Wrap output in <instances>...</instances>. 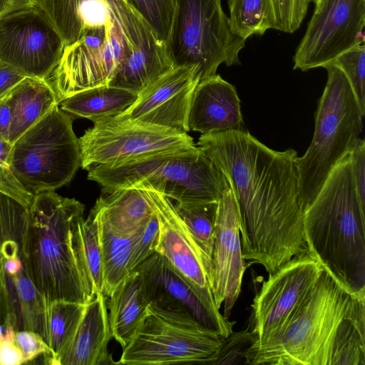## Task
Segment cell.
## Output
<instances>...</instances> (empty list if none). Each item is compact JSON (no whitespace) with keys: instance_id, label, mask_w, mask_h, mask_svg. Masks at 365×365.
<instances>
[{"instance_id":"17","label":"cell","mask_w":365,"mask_h":365,"mask_svg":"<svg viewBox=\"0 0 365 365\" xmlns=\"http://www.w3.org/2000/svg\"><path fill=\"white\" fill-rule=\"evenodd\" d=\"M148 192L159 220V238L155 252L171 264L219 322L234 326L235 322L225 318L215 305L209 281L210 266L175 211L174 204L160 192Z\"/></svg>"},{"instance_id":"21","label":"cell","mask_w":365,"mask_h":365,"mask_svg":"<svg viewBox=\"0 0 365 365\" xmlns=\"http://www.w3.org/2000/svg\"><path fill=\"white\" fill-rule=\"evenodd\" d=\"M106 302L107 297L101 292L86 304L75 335L58 359L57 365L118 364L108 349L112 335Z\"/></svg>"},{"instance_id":"16","label":"cell","mask_w":365,"mask_h":365,"mask_svg":"<svg viewBox=\"0 0 365 365\" xmlns=\"http://www.w3.org/2000/svg\"><path fill=\"white\" fill-rule=\"evenodd\" d=\"M118 22L127 55L108 86L139 93L173 67L166 43L126 0H100Z\"/></svg>"},{"instance_id":"28","label":"cell","mask_w":365,"mask_h":365,"mask_svg":"<svg viewBox=\"0 0 365 365\" xmlns=\"http://www.w3.org/2000/svg\"><path fill=\"white\" fill-rule=\"evenodd\" d=\"M73 245L78 262L91 297L103 293V271L98 223L90 212L73 228Z\"/></svg>"},{"instance_id":"45","label":"cell","mask_w":365,"mask_h":365,"mask_svg":"<svg viewBox=\"0 0 365 365\" xmlns=\"http://www.w3.org/2000/svg\"><path fill=\"white\" fill-rule=\"evenodd\" d=\"M315 4V7L320 5L323 0H312Z\"/></svg>"},{"instance_id":"25","label":"cell","mask_w":365,"mask_h":365,"mask_svg":"<svg viewBox=\"0 0 365 365\" xmlns=\"http://www.w3.org/2000/svg\"><path fill=\"white\" fill-rule=\"evenodd\" d=\"M138 96V93L129 90L105 85L69 96L58 105L71 116L94 122L123 113L135 101Z\"/></svg>"},{"instance_id":"18","label":"cell","mask_w":365,"mask_h":365,"mask_svg":"<svg viewBox=\"0 0 365 365\" xmlns=\"http://www.w3.org/2000/svg\"><path fill=\"white\" fill-rule=\"evenodd\" d=\"M199 82L197 66H173L141 91L130 107L113 117L187 133L190 107Z\"/></svg>"},{"instance_id":"29","label":"cell","mask_w":365,"mask_h":365,"mask_svg":"<svg viewBox=\"0 0 365 365\" xmlns=\"http://www.w3.org/2000/svg\"><path fill=\"white\" fill-rule=\"evenodd\" d=\"M227 3L231 29L242 39L276 29L272 0H228Z\"/></svg>"},{"instance_id":"43","label":"cell","mask_w":365,"mask_h":365,"mask_svg":"<svg viewBox=\"0 0 365 365\" xmlns=\"http://www.w3.org/2000/svg\"><path fill=\"white\" fill-rule=\"evenodd\" d=\"M37 6L36 0H0V17L21 9Z\"/></svg>"},{"instance_id":"15","label":"cell","mask_w":365,"mask_h":365,"mask_svg":"<svg viewBox=\"0 0 365 365\" xmlns=\"http://www.w3.org/2000/svg\"><path fill=\"white\" fill-rule=\"evenodd\" d=\"M134 271L141 277L143 295L155 314L184 327L205 328L224 339L232 333L234 326L219 322L161 255L154 252Z\"/></svg>"},{"instance_id":"41","label":"cell","mask_w":365,"mask_h":365,"mask_svg":"<svg viewBox=\"0 0 365 365\" xmlns=\"http://www.w3.org/2000/svg\"><path fill=\"white\" fill-rule=\"evenodd\" d=\"M26 77L17 68L0 61V98L6 96Z\"/></svg>"},{"instance_id":"11","label":"cell","mask_w":365,"mask_h":365,"mask_svg":"<svg viewBox=\"0 0 365 365\" xmlns=\"http://www.w3.org/2000/svg\"><path fill=\"white\" fill-rule=\"evenodd\" d=\"M224 338L205 328L172 323L150 312L118 364L168 365L205 363L218 351Z\"/></svg>"},{"instance_id":"19","label":"cell","mask_w":365,"mask_h":365,"mask_svg":"<svg viewBox=\"0 0 365 365\" xmlns=\"http://www.w3.org/2000/svg\"><path fill=\"white\" fill-rule=\"evenodd\" d=\"M245 269L237 206L229 184L217 201L210 276L215 305L220 309L224 304L222 314L227 319L240 294Z\"/></svg>"},{"instance_id":"4","label":"cell","mask_w":365,"mask_h":365,"mask_svg":"<svg viewBox=\"0 0 365 365\" xmlns=\"http://www.w3.org/2000/svg\"><path fill=\"white\" fill-rule=\"evenodd\" d=\"M84 205L54 190L34 195L27 209L24 254L28 274L46 302L89 303L91 297L73 245V228Z\"/></svg>"},{"instance_id":"30","label":"cell","mask_w":365,"mask_h":365,"mask_svg":"<svg viewBox=\"0 0 365 365\" xmlns=\"http://www.w3.org/2000/svg\"><path fill=\"white\" fill-rule=\"evenodd\" d=\"M217 205V202L174 204L175 211L209 263L210 272Z\"/></svg>"},{"instance_id":"22","label":"cell","mask_w":365,"mask_h":365,"mask_svg":"<svg viewBox=\"0 0 365 365\" xmlns=\"http://www.w3.org/2000/svg\"><path fill=\"white\" fill-rule=\"evenodd\" d=\"M6 97L11 110V145L59 103L48 79L31 77L24 78Z\"/></svg>"},{"instance_id":"1","label":"cell","mask_w":365,"mask_h":365,"mask_svg":"<svg viewBox=\"0 0 365 365\" xmlns=\"http://www.w3.org/2000/svg\"><path fill=\"white\" fill-rule=\"evenodd\" d=\"M197 145L232 189L245 260L270 274L308 252L295 150H272L246 129L201 134Z\"/></svg>"},{"instance_id":"42","label":"cell","mask_w":365,"mask_h":365,"mask_svg":"<svg viewBox=\"0 0 365 365\" xmlns=\"http://www.w3.org/2000/svg\"><path fill=\"white\" fill-rule=\"evenodd\" d=\"M11 125V110L7 97L0 98V135L8 141ZM9 142V141H8Z\"/></svg>"},{"instance_id":"7","label":"cell","mask_w":365,"mask_h":365,"mask_svg":"<svg viewBox=\"0 0 365 365\" xmlns=\"http://www.w3.org/2000/svg\"><path fill=\"white\" fill-rule=\"evenodd\" d=\"M245 41L232 31L221 0H175L166 42L173 66H197L200 81L222 63L240 64Z\"/></svg>"},{"instance_id":"2","label":"cell","mask_w":365,"mask_h":365,"mask_svg":"<svg viewBox=\"0 0 365 365\" xmlns=\"http://www.w3.org/2000/svg\"><path fill=\"white\" fill-rule=\"evenodd\" d=\"M245 358L247 365H365V293L323 269L282 330Z\"/></svg>"},{"instance_id":"13","label":"cell","mask_w":365,"mask_h":365,"mask_svg":"<svg viewBox=\"0 0 365 365\" xmlns=\"http://www.w3.org/2000/svg\"><path fill=\"white\" fill-rule=\"evenodd\" d=\"M64 46L61 36L38 6L0 17V61L27 77L48 79Z\"/></svg>"},{"instance_id":"36","label":"cell","mask_w":365,"mask_h":365,"mask_svg":"<svg viewBox=\"0 0 365 365\" xmlns=\"http://www.w3.org/2000/svg\"><path fill=\"white\" fill-rule=\"evenodd\" d=\"M159 231V220L155 210L154 214L145 225L133 246L129 264L130 272L155 252V247L158 242Z\"/></svg>"},{"instance_id":"40","label":"cell","mask_w":365,"mask_h":365,"mask_svg":"<svg viewBox=\"0 0 365 365\" xmlns=\"http://www.w3.org/2000/svg\"><path fill=\"white\" fill-rule=\"evenodd\" d=\"M352 168L357 191L361 202L365 204V143L359 138L351 151Z\"/></svg>"},{"instance_id":"35","label":"cell","mask_w":365,"mask_h":365,"mask_svg":"<svg viewBox=\"0 0 365 365\" xmlns=\"http://www.w3.org/2000/svg\"><path fill=\"white\" fill-rule=\"evenodd\" d=\"M276 29L292 34L297 31L304 19L312 0H272Z\"/></svg>"},{"instance_id":"33","label":"cell","mask_w":365,"mask_h":365,"mask_svg":"<svg viewBox=\"0 0 365 365\" xmlns=\"http://www.w3.org/2000/svg\"><path fill=\"white\" fill-rule=\"evenodd\" d=\"M150 24L160 41L166 43L171 29L175 0H126Z\"/></svg>"},{"instance_id":"37","label":"cell","mask_w":365,"mask_h":365,"mask_svg":"<svg viewBox=\"0 0 365 365\" xmlns=\"http://www.w3.org/2000/svg\"><path fill=\"white\" fill-rule=\"evenodd\" d=\"M16 341L20 347L24 364L44 354L46 359L51 356V350L43 338L37 332L29 330L14 331Z\"/></svg>"},{"instance_id":"8","label":"cell","mask_w":365,"mask_h":365,"mask_svg":"<svg viewBox=\"0 0 365 365\" xmlns=\"http://www.w3.org/2000/svg\"><path fill=\"white\" fill-rule=\"evenodd\" d=\"M6 163L33 195L68 183L81 167L71 116L55 106L12 144Z\"/></svg>"},{"instance_id":"46","label":"cell","mask_w":365,"mask_h":365,"mask_svg":"<svg viewBox=\"0 0 365 365\" xmlns=\"http://www.w3.org/2000/svg\"><path fill=\"white\" fill-rule=\"evenodd\" d=\"M0 165L1 166H4V167H8V165L6 163H5L4 161H3L2 160L0 159Z\"/></svg>"},{"instance_id":"44","label":"cell","mask_w":365,"mask_h":365,"mask_svg":"<svg viewBox=\"0 0 365 365\" xmlns=\"http://www.w3.org/2000/svg\"><path fill=\"white\" fill-rule=\"evenodd\" d=\"M11 145H12L0 135V159L5 163L7 162L11 152Z\"/></svg>"},{"instance_id":"6","label":"cell","mask_w":365,"mask_h":365,"mask_svg":"<svg viewBox=\"0 0 365 365\" xmlns=\"http://www.w3.org/2000/svg\"><path fill=\"white\" fill-rule=\"evenodd\" d=\"M326 86L315 113L312 140L295 158L299 198L303 208L316 197L337 163L351 151L362 131L364 116L342 71L329 63Z\"/></svg>"},{"instance_id":"24","label":"cell","mask_w":365,"mask_h":365,"mask_svg":"<svg viewBox=\"0 0 365 365\" xmlns=\"http://www.w3.org/2000/svg\"><path fill=\"white\" fill-rule=\"evenodd\" d=\"M121 235L142 230L155 212L148 190L123 188L100 197L93 207Z\"/></svg>"},{"instance_id":"3","label":"cell","mask_w":365,"mask_h":365,"mask_svg":"<svg viewBox=\"0 0 365 365\" xmlns=\"http://www.w3.org/2000/svg\"><path fill=\"white\" fill-rule=\"evenodd\" d=\"M302 222L308 252L346 290L365 293V204L350 152L303 208Z\"/></svg>"},{"instance_id":"31","label":"cell","mask_w":365,"mask_h":365,"mask_svg":"<svg viewBox=\"0 0 365 365\" xmlns=\"http://www.w3.org/2000/svg\"><path fill=\"white\" fill-rule=\"evenodd\" d=\"M91 1L36 0V4L58 32L64 45L68 46L81 36L84 27L83 11Z\"/></svg>"},{"instance_id":"12","label":"cell","mask_w":365,"mask_h":365,"mask_svg":"<svg viewBox=\"0 0 365 365\" xmlns=\"http://www.w3.org/2000/svg\"><path fill=\"white\" fill-rule=\"evenodd\" d=\"M323 268L307 252L295 256L269 274L253 299L252 334L259 346L269 342L285 327L307 298Z\"/></svg>"},{"instance_id":"5","label":"cell","mask_w":365,"mask_h":365,"mask_svg":"<svg viewBox=\"0 0 365 365\" xmlns=\"http://www.w3.org/2000/svg\"><path fill=\"white\" fill-rule=\"evenodd\" d=\"M87 170L88 179L97 182L105 194L134 187L160 192L180 203L217 202L229 185L222 172L197 146Z\"/></svg>"},{"instance_id":"38","label":"cell","mask_w":365,"mask_h":365,"mask_svg":"<svg viewBox=\"0 0 365 365\" xmlns=\"http://www.w3.org/2000/svg\"><path fill=\"white\" fill-rule=\"evenodd\" d=\"M0 193L14 199L26 209L30 206L34 195L24 187L9 168L1 165Z\"/></svg>"},{"instance_id":"20","label":"cell","mask_w":365,"mask_h":365,"mask_svg":"<svg viewBox=\"0 0 365 365\" xmlns=\"http://www.w3.org/2000/svg\"><path fill=\"white\" fill-rule=\"evenodd\" d=\"M188 129L201 134L245 130L235 87L218 74L200 81L192 96Z\"/></svg>"},{"instance_id":"10","label":"cell","mask_w":365,"mask_h":365,"mask_svg":"<svg viewBox=\"0 0 365 365\" xmlns=\"http://www.w3.org/2000/svg\"><path fill=\"white\" fill-rule=\"evenodd\" d=\"M81 167L115 166L194 148L192 138L175 130L104 118L78 138Z\"/></svg>"},{"instance_id":"26","label":"cell","mask_w":365,"mask_h":365,"mask_svg":"<svg viewBox=\"0 0 365 365\" xmlns=\"http://www.w3.org/2000/svg\"><path fill=\"white\" fill-rule=\"evenodd\" d=\"M97 220L103 271V294L108 297L130 273L131 252L143 230L132 235H121L94 208Z\"/></svg>"},{"instance_id":"32","label":"cell","mask_w":365,"mask_h":365,"mask_svg":"<svg viewBox=\"0 0 365 365\" xmlns=\"http://www.w3.org/2000/svg\"><path fill=\"white\" fill-rule=\"evenodd\" d=\"M331 63L347 78L362 114L365 115V46L357 45L340 54Z\"/></svg>"},{"instance_id":"9","label":"cell","mask_w":365,"mask_h":365,"mask_svg":"<svg viewBox=\"0 0 365 365\" xmlns=\"http://www.w3.org/2000/svg\"><path fill=\"white\" fill-rule=\"evenodd\" d=\"M126 54L120 26L108 10L103 21L86 24L80 38L64 46L48 78L58 103L80 91L109 85Z\"/></svg>"},{"instance_id":"27","label":"cell","mask_w":365,"mask_h":365,"mask_svg":"<svg viewBox=\"0 0 365 365\" xmlns=\"http://www.w3.org/2000/svg\"><path fill=\"white\" fill-rule=\"evenodd\" d=\"M86 304L64 300L46 301L43 338L51 350L46 364L57 365L58 359L75 335Z\"/></svg>"},{"instance_id":"47","label":"cell","mask_w":365,"mask_h":365,"mask_svg":"<svg viewBox=\"0 0 365 365\" xmlns=\"http://www.w3.org/2000/svg\"><path fill=\"white\" fill-rule=\"evenodd\" d=\"M1 259H0V273H1Z\"/></svg>"},{"instance_id":"34","label":"cell","mask_w":365,"mask_h":365,"mask_svg":"<svg viewBox=\"0 0 365 365\" xmlns=\"http://www.w3.org/2000/svg\"><path fill=\"white\" fill-rule=\"evenodd\" d=\"M256 341V336L248 329L234 332L224 339L218 351L205 364H246L245 354Z\"/></svg>"},{"instance_id":"39","label":"cell","mask_w":365,"mask_h":365,"mask_svg":"<svg viewBox=\"0 0 365 365\" xmlns=\"http://www.w3.org/2000/svg\"><path fill=\"white\" fill-rule=\"evenodd\" d=\"M24 364L22 351L19 346L14 330L5 327V333L0 336V365H20Z\"/></svg>"},{"instance_id":"23","label":"cell","mask_w":365,"mask_h":365,"mask_svg":"<svg viewBox=\"0 0 365 365\" xmlns=\"http://www.w3.org/2000/svg\"><path fill=\"white\" fill-rule=\"evenodd\" d=\"M106 303L112 338L123 349L148 313L140 274L130 272L107 297Z\"/></svg>"},{"instance_id":"14","label":"cell","mask_w":365,"mask_h":365,"mask_svg":"<svg viewBox=\"0 0 365 365\" xmlns=\"http://www.w3.org/2000/svg\"><path fill=\"white\" fill-rule=\"evenodd\" d=\"M365 0H323L316 6L293 58L294 69L323 67L364 44Z\"/></svg>"}]
</instances>
